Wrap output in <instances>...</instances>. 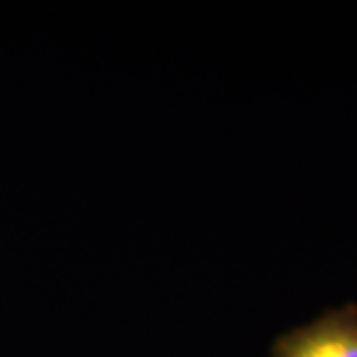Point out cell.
<instances>
[{"instance_id": "cell-1", "label": "cell", "mask_w": 357, "mask_h": 357, "mask_svg": "<svg viewBox=\"0 0 357 357\" xmlns=\"http://www.w3.org/2000/svg\"><path fill=\"white\" fill-rule=\"evenodd\" d=\"M270 357H357V304L326 310L314 321L280 333Z\"/></svg>"}]
</instances>
